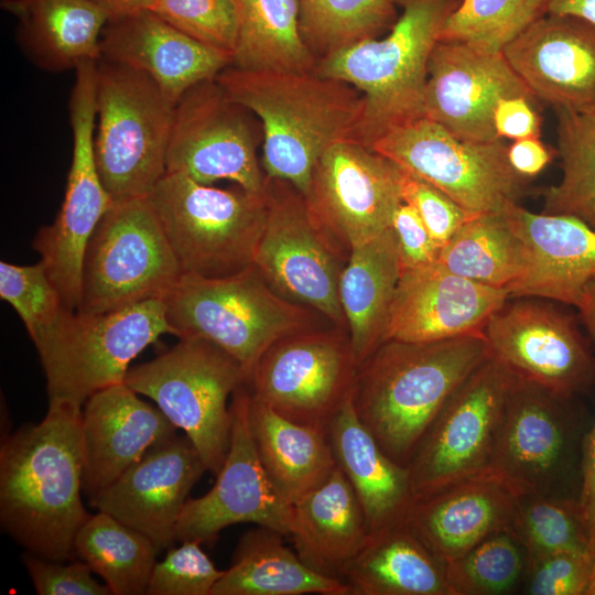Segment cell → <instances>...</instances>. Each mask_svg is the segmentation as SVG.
Wrapping results in <instances>:
<instances>
[{"mask_svg":"<svg viewBox=\"0 0 595 595\" xmlns=\"http://www.w3.org/2000/svg\"><path fill=\"white\" fill-rule=\"evenodd\" d=\"M357 369L348 331L327 325L272 344L246 385L280 415L328 433L331 422L353 394Z\"/></svg>","mask_w":595,"mask_h":595,"instance_id":"13","label":"cell"},{"mask_svg":"<svg viewBox=\"0 0 595 595\" xmlns=\"http://www.w3.org/2000/svg\"><path fill=\"white\" fill-rule=\"evenodd\" d=\"M283 538L263 526L246 531L212 595H349L340 580L309 567Z\"/></svg>","mask_w":595,"mask_h":595,"instance_id":"35","label":"cell"},{"mask_svg":"<svg viewBox=\"0 0 595 595\" xmlns=\"http://www.w3.org/2000/svg\"><path fill=\"white\" fill-rule=\"evenodd\" d=\"M527 563L558 552L588 554V539L577 500L556 495H517L510 528Z\"/></svg>","mask_w":595,"mask_h":595,"instance_id":"41","label":"cell"},{"mask_svg":"<svg viewBox=\"0 0 595 595\" xmlns=\"http://www.w3.org/2000/svg\"><path fill=\"white\" fill-rule=\"evenodd\" d=\"M246 381L234 357L198 337L180 338L158 357L129 368L125 378L185 433L213 474L221 468L230 444L228 398Z\"/></svg>","mask_w":595,"mask_h":595,"instance_id":"9","label":"cell"},{"mask_svg":"<svg viewBox=\"0 0 595 595\" xmlns=\"http://www.w3.org/2000/svg\"><path fill=\"white\" fill-rule=\"evenodd\" d=\"M50 560L28 552L23 556L33 587L39 595H112L99 583L84 561Z\"/></svg>","mask_w":595,"mask_h":595,"instance_id":"49","label":"cell"},{"mask_svg":"<svg viewBox=\"0 0 595 595\" xmlns=\"http://www.w3.org/2000/svg\"><path fill=\"white\" fill-rule=\"evenodd\" d=\"M593 567L586 553L549 554L527 563L524 591L530 595H585Z\"/></svg>","mask_w":595,"mask_h":595,"instance_id":"48","label":"cell"},{"mask_svg":"<svg viewBox=\"0 0 595 595\" xmlns=\"http://www.w3.org/2000/svg\"><path fill=\"white\" fill-rule=\"evenodd\" d=\"M554 112L562 178L542 191V213L572 216L595 229V112Z\"/></svg>","mask_w":595,"mask_h":595,"instance_id":"39","label":"cell"},{"mask_svg":"<svg viewBox=\"0 0 595 595\" xmlns=\"http://www.w3.org/2000/svg\"><path fill=\"white\" fill-rule=\"evenodd\" d=\"M239 32L232 65L245 69L312 72L316 58L300 30L298 0H235Z\"/></svg>","mask_w":595,"mask_h":595,"instance_id":"36","label":"cell"},{"mask_svg":"<svg viewBox=\"0 0 595 595\" xmlns=\"http://www.w3.org/2000/svg\"><path fill=\"white\" fill-rule=\"evenodd\" d=\"M399 277L392 227L350 250L338 295L358 366L383 342Z\"/></svg>","mask_w":595,"mask_h":595,"instance_id":"34","label":"cell"},{"mask_svg":"<svg viewBox=\"0 0 595 595\" xmlns=\"http://www.w3.org/2000/svg\"><path fill=\"white\" fill-rule=\"evenodd\" d=\"M391 227L397 237L400 271L437 262L441 247L411 206L403 202L399 205Z\"/></svg>","mask_w":595,"mask_h":595,"instance_id":"50","label":"cell"},{"mask_svg":"<svg viewBox=\"0 0 595 595\" xmlns=\"http://www.w3.org/2000/svg\"><path fill=\"white\" fill-rule=\"evenodd\" d=\"M250 391L246 382L232 394L231 435L215 485L188 498L175 527V541H215L225 528L256 523L288 534L291 508L277 491L258 456L249 420Z\"/></svg>","mask_w":595,"mask_h":595,"instance_id":"19","label":"cell"},{"mask_svg":"<svg viewBox=\"0 0 595 595\" xmlns=\"http://www.w3.org/2000/svg\"><path fill=\"white\" fill-rule=\"evenodd\" d=\"M181 275L148 197L113 202L88 241L76 311L105 313L162 299Z\"/></svg>","mask_w":595,"mask_h":595,"instance_id":"11","label":"cell"},{"mask_svg":"<svg viewBox=\"0 0 595 595\" xmlns=\"http://www.w3.org/2000/svg\"><path fill=\"white\" fill-rule=\"evenodd\" d=\"M216 80L260 121L266 178L288 181L303 195L321 155L338 141L356 140L364 104L361 94L347 83L313 71L234 65Z\"/></svg>","mask_w":595,"mask_h":595,"instance_id":"2","label":"cell"},{"mask_svg":"<svg viewBox=\"0 0 595 595\" xmlns=\"http://www.w3.org/2000/svg\"><path fill=\"white\" fill-rule=\"evenodd\" d=\"M301 34L316 61L366 40L396 23V0H298Z\"/></svg>","mask_w":595,"mask_h":595,"instance_id":"40","label":"cell"},{"mask_svg":"<svg viewBox=\"0 0 595 595\" xmlns=\"http://www.w3.org/2000/svg\"><path fill=\"white\" fill-rule=\"evenodd\" d=\"M567 400L517 377L489 468L516 495H554L566 473L573 445Z\"/></svg>","mask_w":595,"mask_h":595,"instance_id":"20","label":"cell"},{"mask_svg":"<svg viewBox=\"0 0 595 595\" xmlns=\"http://www.w3.org/2000/svg\"><path fill=\"white\" fill-rule=\"evenodd\" d=\"M512 96L533 97L502 52L486 53L456 41L435 43L428 66L425 117L461 139L493 142L500 139L493 120L496 105Z\"/></svg>","mask_w":595,"mask_h":595,"instance_id":"21","label":"cell"},{"mask_svg":"<svg viewBox=\"0 0 595 595\" xmlns=\"http://www.w3.org/2000/svg\"><path fill=\"white\" fill-rule=\"evenodd\" d=\"M164 334L175 335L161 299L85 313L66 310L33 339L48 405L83 409L94 393L125 382L130 363Z\"/></svg>","mask_w":595,"mask_h":595,"instance_id":"6","label":"cell"},{"mask_svg":"<svg viewBox=\"0 0 595 595\" xmlns=\"http://www.w3.org/2000/svg\"><path fill=\"white\" fill-rule=\"evenodd\" d=\"M488 356L484 335L385 340L358 366L354 410L383 452L407 467L445 401Z\"/></svg>","mask_w":595,"mask_h":595,"instance_id":"3","label":"cell"},{"mask_svg":"<svg viewBox=\"0 0 595 595\" xmlns=\"http://www.w3.org/2000/svg\"><path fill=\"white\" fill-rule=\"evenodd\" d=\"M523 247V269L507 291L577 306L595 277V229L566 215L536 214L511 204L502 210Z\"/></svg>","mask_w":595,"mask_h":595,"instance_id":"26","label":"cell"},{"mask_svg":"<svg viewBox=\"0 0 595 595\" xmlns=\"http://www.w3.org/2000/svg\"><path fill=\"white\" fill-rule=\"evenodd\" d=\"M150 11L184 34L231 55L234 60L239 32L235 0H154Z\"/></svg>","mask_w":595,"mask_h":595,"instance_id":"45","label":"cell"},{"mask_svg":"<svg viewBox=\"0 0 595 595\" xmlns=\"http://www.w3.org/2000/svg\"><path fill=\"white\" fill-rule=\"evenodd\" d=\"M527 556L511 530L497 532L444 564L453 595H491L512 591L524 577Z\"/></svg>","mask_w":595,"mask_h":595,"instance_id":"43","label":"cell"},{"mask_svg":"<svg viewBox=\"0 0 595 595\" xmlns=\"http://www.w3.org/2000/svg\"><path fill=\"white\" fill-rule=\"evenodd\" d=\"M533 97L512 96L498 101L494 110V127L498 138L518 140L540 138L542 118Z\"/></svg>","mask_w":595,"mask_h":595,"instance_id":"51","label":"cell"},{"mask_svg":"<svg viewBox=\"0 0 595 595\" xmlns=\"http://www.w3.org/2000/svg\"><path fill=\"white\" fill-rule=\"evenodd\" d=\"M18 21L21 48L40 68L76 69L100 58V40L108 22L89 0H1Z\"/></svg>","mask_w":595,"mask_h":595,"instance_id":"31","label":"cell"},{"mask_svg":"<svg viewBox=\"0 0 595 595\" xmlns=\"http://www.w3.org/2000/svg\"><path fill=\"white\" fill-rule=\"evenodd\" d=\"M558 154L539 138H523L508 144L507 156L510 165L520 175L531 178L542 172Z\"/></svg>","mask_w":595,"mask_h":595,"instance_id":"53","label":"cell"},{"mask_svg":"<svg viewBox=\"0 0 595 595\" xmlns=\"http://www.w3.org/2000/svg\"><path fill=\"white\" fill-rule=\"evenodd\" d=\"M585 595H595V565L593 567L591 581H589Z\"/></svg>","mask_w":595,"mask_h":595,"instance_id":"57","label":"cell"},{"mask_svg":"<svg viewBox=\"0 0 595 595\" xmlns=\"http://www.w3.org/2000/svg\"><path fill=\"white\" fill-rule=\"evenodd\" d=\"M174 108L149 76L98 60L95 159L112 203L147 197L166 174Z\"/></svg>","mask_w":595,"mask_h":595,"instance_id":"8","label":"cell"},{"mask_svg":"<svg viewBox=\"0 0 595 595\" xmlns=\"http://www.w3.org/2000/svg\"><path fill=\"white\" fill-rule=\"evenodd\" d=\"M82 410L48 405L42 421L7 435L0 447V523L28 552L74 555L89 518L83 504Z\"/></svg>","mask_w":595,"mask_h":595,"instance_id":"1","label":"cell"},{"mask_svg":"<svg viewBox=\"0 0 595 595\" xmlns=\"http://www.w3.org/2000/svg\"><path fill=\"white\" fill-rule=\"evenodd\" d=\"M161 300L175 336L217 345L242 366L247 378L279 339L331 323L315 310L282 298L255 264L225 278L182 274Z\"/></svg>","mask_w":595,"mask_h":595,"instance_id":"5","label":"cell"},{"mask_svg":"<svg viewBox=\"0 0 595 595\" xmlns=\"http://www.w3.org/2000/svg\"><path fill=\"white\" fill-rule=\"evenodd\" d=\"M401 197L416 212L441 248L473 216L440 188L403 169Z\"/></svg>","mask_w":595,"mask_h":595,"instance_id":"47","label":"cell"},{"mask_svg":"<svg viewBox=\"0 0 595 595\" xmlns=\"http://www.w3.org/2000/svg\"><path fill=\"white\" fill-rule=\"evenodd\" d=\"M249 420L262 466L289 505L320 487L337 467L327 432L290 421L251 393Z\"/></svg>","mask_w":595,"mask_h":595,"instance_id":"33","label":"cell"},{"mask_svg":"<svg viewBox=\"0 0 595 595\" xmlns=\"http://www.w3.org/2000/svg\"><path fill=\"white\" fill-rule=\"evenodd\" d=\"M538 101L595 112V25L547 13L501 51Z\"/></svg>","mask_w":595,"mask_h":595,"instance_id":"24","label":"cell"},{"mask_svg":"<svg viewBox=\"0 0 595 595\" xmlns=\"http://www.w3.org/2000/svg\"><path fill=\"white\" fill-rule=\"evenodd\" d=\"M516 380L489 354L458 385L407 465L414 498L489 473Z\"/></svg>","mask_w":595,"mask_h":595,"instance_id":"10","label":"cell"},{"mask_svg":"<svg viewBox=\"0 0 595 595\" xmlns=\"http://www.w3.org/2000/svg\"><path fill=\"white\" fill-rule=\"evenodd\" d=\"M201 544L186 540L176 548H169L165 558L155 563L145 594L212 595L224 571L215 566Z\"/></svg>","mask_w":595,"mask_h":595,"instance_id":"46","label":"cell"},{"mask_svg":"<svg viewBox=\"0 0 595 595\" xmlns=\"http://www.w3.org/2000/svg\"><path fill=\"white\" fill-rule=\"evenodd\" d=\"M264 198L266 225L253 264L282 298L348 331L338 295L348 258L314 223L304 195L293 184L266 178Z\"/></svg>","mask_w":595,"mask_h":595,"instance_id":"14","label":"cell"},{"mask_svg":"<svg viewBox=\"0 0 595 595\" xmlns=\"http://www.w3.org/2000/svg\"><path fill=\"white\" fill-rule=\"evenodd\" d=\"M549 0H461L447 17L439 41H456L498 53L548 13Z\"/></svg>","mask_w":595,"mask_h":595,"instance_id":"42","label":"cell"},{"mask_svg":"<svg viewBox=\"0 0 595 595\" xmlns=\"http://www.w3.org/2000/svg\"><path fill=\"white\" fill-rule=\"evenodd\" d=\"M96 74L95 62L75 69L69 98L73 152L65 195L54 221L40 227L32 241L68 311L79 306L85 251L112 204L95 159Z\"/></svg>","mask_w":595,"mask_h":595,"instance_id":"15","label":"cell"},{"mask_svg":"<svg viewBox=\"0 0 595 595\" xmlns=\"http://www.w3.org/2000/svg\"><path fill=\"white\" fill-rule=\"evenodd\" d=\"M340 581L349 595H453L444 565L407 519L370 531Z\"/></svg>","mask_w":595,"mask_h":595,"instance_id":"32","label":"cell"},{"mask_svg":"<svg viewBox=\"0 0 595 595\" xmlns=\"http://www.w3.org/2000/svg\"><path fill=\"white\" fill-rule=\"evenodd\" d=\"M369 532L360 502L337 466L325 483L292 505L286 538L309 567L340 580Z\"/></svg>","mask_w":595,"mask_h":595,"instance_id":"29","label":"cell"},{"mask_svg":"<svg viewBox=\"0 0 595 595\" xmlns=\"http://www.w3.org/2000/svg\"><path fill=\"white\" fill-rule=\"evenodd\" d=\"M107 18L108 22L150 10L154 0H89Z\"/></svg>","mask_w":595,"mask_h":595,"instance_id":"54","label":"cell"},{"mask_svg":"<svg viewBox=\"0 0 595 595\" xmlns=\"http://www.w3.org/2000/svg\"><path fill=\"white\" fill-rule=\"evenodd\" d=\"M401 169L433 184L472 215L502 212L528 192L502 139H461L440 123L421 117L393 126L369 144Z\"/></svg>","mask_w":595,"mask_h":595,"instance_id":"12","label":"cell"},{"mask_svg":"<svg viewBox=\"0 0 595 595\" xmlns=\"http://www.w3.org/2000/svg\"><path fill=\"white\" fill-rule=\"evenodd\" d=\"M160 550L144 533L113 516L90 515L74 541V555L99 575L112 595H142Z\"/></svg>","mask_w":595,"mask_h":595,"instance_id":"37","label":"cell"},{"mask_svg":"<svg viewBox=\"0 0 595 595\" xmlns=\"http://www.w3.org/2000/svg\"><path fill=\"white\" fill-rule=\"evenodd\" d=\"M206 470L191 440L175 433L153 444L90 506L144 533L159 550L171 548L187 496Z\"/></svg>","mask_w":595,"mask_h":595,"instance_id":"22","label":"cell"},{"mask_svg":"<svg viewBox=\"0 0 595 595\" xmlns=\"http://www.w3.org/2000/svg\"><path fill=\"white\" fill-rule=\"evenodd\" d=\"M100 58L149 76L174 105L193 86L215 79L234 61L150 10L107 22Z\"/></svg>","mask_w":595,"mask_h":595,"instance_id":"27","label":"cell"},{"mask_svg":"<svg viewBox=\"0 0 595 595\" xmlns=\"http://www.w3.org/2000/svg\"><path fill=\"white\" fill-rule=\"evenodd\" d=\"M125 382L90 396L80 416L83 494L89 505L177 428Z\"/></svg>","mask_w":595,"mask_h":595,"instance_id":"25","label":"cell"},{"mask_svg":"<svg viewBox=\"0 0 595 595\" xmlns=\"http://www.w3.org/2000/svg\"><path fill=\"white\" fill-rule=\"evenodd\" d=\"M497 310L484 336L489 354L518 378L571 399L595 377V359L571 313L531 296Z\"/></svg>","mask_w":595,"mask_h":595,"instance_id":"18","label":"cell"},{"mask_svg":"<svg viewBox=\"0 0 595 595\" xmlns=\"http://www.w3.org/2000/svg\"><path fill=\"white\" fill-rule=\"evenodd\" d=\"M516 502L517 495L488 473L414 498L407 521L444 565L488 537L510 530Z\"/></svg>","mask_w":595,"mask_h":595,"instance_id":"28","label":"cell"},{"mask_svg":"<svg viewBox=\"0 0 595 595\" xmlns=\"http://www.w3.org/2000/svg\"><path fill=\"white\" fill-rule=\"evenodd\" d=\"M588 539V555L595 565V420L585 440L582 485L577 499Z\"/></svg>","mask_w":595,"mask_h":595,"instance_id":"52","label":"cell"},{"mask_svg":"<svg viewBox=\"0 0 595 595\" xmlns=\"http://www.w3.org/2000/svg\"><path fill=\"white\" fill-rule=\"evenodd\" d=\"M401 182L398 164L347 139L317 160L304 198L314 223L348 258L353 248L391 227L402 203Z\"/></svg>","mask_w":595,"mask_h":595,"instance_id":"17","label":"cell"},{"mask_svg":"<svg viewBox=\"0 0 595 595\" xmlns=\"http://www.w3.org/2000/svg\"><path fill=\"white\" fill-rule=\"evenodd\" d=\"M262 143L258 118L235 101L215 79L188 89L176 102L166 172L210 185L228 180L264 194L266 175L257 155Z\"/></svg>","mask_w":595,"mask_h":595,"instance_id":"16","label":"cell"},{"mask_svg":"<svg viewBox=\"0 0 595 595\" xmlns=\"http://www.w3.org/2000/svg\"><path fill=\"white\" fill-rule=\"evenodd\" d=\"M548 13L575 15L595 25V0H549Z\"/></svg>","mask_w":595,"mask_h":595,"instance_id":"55","label":"cell"},{"mask_svg":"<svg viewBox=\"0 0 595 595\" xmlns=\"http://www.w3.org/2000/svg\"><path fill=\"white\" fill-rule=\"evenodd\" d=\"M396 1L402 12L385 37L324 56L313 69L361 94L364 108L356 140L367 145L393 126L425 117L430 55L461 0Z\"/></svg>","mask_w":595,"mask_h":595,"instance_id":"4","label":"cell"},{"mask_svg":"<svg viewBox=\"0 0 595 595\" xmlns=\"http://www.w3.org/2000/svg\"><path fill=\"white\" fill-rule=\"evenodd\" d=\"M523 247L502 212L470 216L441 248L437 263L472 281L508 289L523 269Z\"/></svg>","mask_w":595,"mask_h":595,"instance_id":"38","label":"cell"},{"mask_svg":"<svg viewBox=\"0 0 595 595\" xmlns=\"http://www.w3.org/2000/svg\"><path fill=\"white\" fill-rule=\"evenodd\" d=\"M0 298L20 316L31 339L67 310L41 260L31 266L0 261Z\"/></svg>","mask_w":595,"mask_h":595,"instance_id":"44","label":"cell"},{"mask_svg":"<svg viewBox=\"0 0 595 595\" xmlns=\"http://www.w3.org/2000/svg\"><path fill=\"white\" fill-rule=\"evenodd\" d=\"M509 298L506 289L463 278L437 262L400 271L383 342L424 343L484 335L490 316Z\"/></svg>","mask_w":595,"mask_h":595,"instance_id":"23","label":"cell"},{"mask_svg":"<svg viewBox=\"0 0 595 595\" xmlns=\"http://www.w3.org/2000/svg\"><path fill=\"white\" fill-rule=\"evenodd\" d=\"M147 197L182 274L225 278L253 264L266 225L264 194L166 172Z\"/></svg>","mask_w":595,"mask_h":595,"instance_id":"7","label":"cell"},{"mask_svg":"<svg viewBox=\"0 0 595 595\" xmlns=\"http://www.w3.org/2000/svg\"><path fill=\"white\" fill-rule=\"evenodd\" d=\"M328 439L336 464L360 502L369 531L405 520L414 499L408 468L379 446L358 419L351 397L331 422Z\"/></svg>","mask_w":595,"mask_h":595,"instance_id":"30","label":"cell"},{"mask_svg":"<svg viewBox=\"0 0 595 595\" xmlns=\"http://www.w3.org/2000/svg\"><path fill=\"white\" fill-rule=\"evenodd\" d=\"M576 307L580 318L595 345V277L585 285Z\"/></svg>","mask_w":595,"mask_h":595,"instance_id":"56","label":"cell"}]
</instances>
